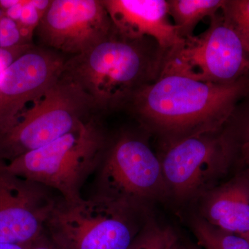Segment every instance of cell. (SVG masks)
<instances>
[{
  "instance_id": "23",
  "label": "cell",
  "mask_w": 249,
  "mask_h": 249,
  "mask_svg": "<svg viewBox=\"0 0 249 249\" xmlns=\"http://www.w3.org/2000/svg\"><path fill=\"white\" fill-rule=\"evenodd\" d=\"M241 236H242V237H245L246 240L248 241L249 243V232H248V233L245 234V235H241Z\"/></svg>"
},
{
  "instance_id": "13",
  "label": "cell",
  "mask_w": 249,
  "mask_h": 249,
  "mask_svg": "<svg viewBox=\"0 0 249 249\" xmlns=\"http://www.w3.org/2000/svg\"><path fill=\"white\" fill-rule=\"evenodd\" d=\"M205 220L237 235L249 232V186L235 181L211 191L205 199Z\"/></svg>"
},
{
  "instance_id": "21",
  "label": "cell",
  "mask_w": 249,
  "mask_h": 249,
  "mask_svg": "<svg viewBox=\"0 0 249 249\" xmlns=\"http://www.w3.org/2000/svg\"><path fill=\"white\" fill-rule=\"evenodd\" d=\"M0 249H27L20 246L10 245V244L0 243Z\"/></svg>"
},
{
  "instance_id": "7",
  "label": "cell",
  "mask_w": 249,
  "mask_h": 249,
  "mask_svg": "<svg viewBox=\"0 0 249 249\" xmlns=\"http://www.w3.org/2000/svg\"><path fill=\"white\" fill-rule=\"evenodd\" d=\"M100 166L98 196L130 209L166 191L160 159L134 136H122L108 146Z\"/></svg>"
},
{
  "instance_id": "2",
  "label": "cell",
  "mask_w": 249,
  "mask_h": 249,
  "mask_svg": "<svg viewBox=\"0 0 249 249\" xmlns=\"http://www.w3.org/2000/svg\"><path fill=\"white\" fill-rule=\"evenodd\" d=\"M146 41L124 38L115 31L107 40L67 59L62 74L91 98L98 111L127 107L134 93L160 75L164 54Z\"/></svg>"
},
{
  "instance_id": "9",
  "label": "cell",
  "mask_w": 249,
  "mask_h": 249,
  "mask_svg": "<svg viewBox=\"0 0 249 249\" xmlns=\"http://www.w3.org/2000/svg\"><path fill=\"white\" fill-rule=\"evenodd\" d=\"M35 31L45 48L73 56L107 40L116 31L103 1L52 0Z\"/></svg>"
},
{
  "instance_id": "10",
  "label": "cell",
  "mask_w": 249,
  "mask_h": 249,
  "mask_svg": "<svg viewBox=\"0 0 249 249\" xmlns=\"http://www.w3.org/2000/svg\"><path fill=\"white\" fill-rule=\"evenodd\" d=\"M67 59L45 47L26 49L0 76V137L59 79Z\"/></svg>"
},
{
  "instance_id": "16",
  "label": "cell",
  "mask_w": 249,
  "mask_h": 249,
  "mask_svg": "<svg viewBox=\"0 0 249 249\" xmlns=\"http://www.w3.org/2000/svg\"><path fill=\"white\" fill-rule=\"evenodd\" d=\"M221 13L249 53V0H225Z\"/></svg>"
},
{
  "instance_id": "4",
  "label": "cell",
  "mask_w": 249,
  "mask_h": 249,
  "mask_svg": "<svg viewBox=\"0 0 249 249\" xmlns=\"http://www.w3.org/2000/svg\"><path fill=\"white\" fill-rule=\"evenodd\" d=\"M98 112L91 98L62 74L40 98L19 116L7 133L0 137V161L45 146Z\"/></svg>"
},
{
  "instance_id": "24",
  "label": "cell",
  "mask_w": 249,
  "mask_h": 249,
  "mask_svg": "<svg viewBox=\"0 0 249 249\" xmlns=\"http://www.w3.org/2000/svg\"><path fill=\"white\" fill-rule=\"evenodd\" d=\"M1 162H2V161H0V163H1Z\"/></svg>"
},
{
  "instance_id": "1",
  "label": "cell",
  "mask_w": 249,
  "mask_h": 249,
  "mask_svg": "<svg viewBox=\"0 0 249 249\" xmlns=\"http://www.w3.org/2000/svg\"><path fill=\"white\" fill-rule=\"evenodd\" d=\"M249 90L248 78L214 84L165 75L142 87L127 107L142 124L168 142L218 132Z\"/></svg>"
},
{
  "instance_id": "11",
  "label": "cell",
  "mask_w": 249,
  "mask_h": 249,
  "mask_svg": "<svg viewBox=\"0 0 249 249\" xmlns=\"http://www.w3.org/2000/svg\"><path fill=\"white\" fill-rule=\"evenodd\" d=\"M0 163V243L28 249L44 235L56 202L38 183L19 178Z\"/></svg>"
},
{
  "instance_id": "12",
  "label": "cell",
  "mask_w": 249,
  "mask_h": 249,
  "mask_svg": "<svg viewBox=\"0 0 249 249\" xmlns=\"http://www.w3.org/2000/svg\"><path fill=\"white\" fill-rule=\"evenodd\" d=\"M116 33L130 40H154L163 54L184 39L170 22L165 0H103Z\"/></svg>"
},
{
  "instance_id": "17",
  "label": "cell",
  "mask_w": 249,
  "mask_h": 249,
  "mask_svg": "<svg viewBox=\"0 0 249 249\" xmlns=\"http://www.w3.org/2000/svg\"><path fill=\"white\" fill-rule=\"evenodd\" d=\"M176 241L171 231L152 227L137 235L129 249H169Z\"/></svg>"
},
{
  "instance_id": "3",
  "label": "cell",
  "mask_w": 249,
  "mask_h": 249,
  "mask_svg": "<svg viewBox=\"0 0 249 249\" xmlns=\"http://www.w3.org/2000/svg\"><path fill=\"white\" fill-rule=\"evenodd\" d=\"M108 145L96 116L45 146L4 163V168L19 178L49 187L64 200L81 197L88 177L99 168Z\"/></svg>"
},
{
  "instance_id": "18",
  "label": "cell",
  "mask_w": 249,
  "mask_h": 249,
  "mask_svg": "<svg viewBox=\"0 0 249 249\" xmlns=\"http://www.w3.org/2000/svg\"><path fill=\"white\" fill-rule=\"evenodd\" d=\"M28 48L29 47L14 49H0V76L5 69Z\"/></svg>"
},
{
  "instance_id": "6",
  "label": "cell",
  "mask_w": 249,
  "mask_h": 249,
  "mask_svg": "<svg viewBox=\"0 0 249 249\" xmlns=\"http://www.w3.org/2000/svg\"><path fill=\"white\" fill-rule=\"evenodd\" d=\"M249 74L248 51L222 13H218L211 18L206 31L184 39L164 54L159 76L178 75L204 83L230 84Z\"/></svg>"
},
{
  "instance_id": "20",
  "label": "cell",
  "mask_w": 249,
  "mask_h": 249,
  "mask_svg": "<svg viewBox=\"0 0 249 249\" xmlns=\"http://www.w3.org/2000/svg\"><path fill=\"white\" fill-rule=\"evenodd\" d=\"M242 152H243L245 160H247V163H249V124L246 132L243 144H242Z\"/></svg>"
},
{
  "instance_id": "19",
  "label": "cell",
  "mask_w": 249,
  "mask_h": 249,
  "mask_svg": "<svg viewBox=\"0 0 249 249\" xmlns=\"http://www.w3.org/2000/svg\"><path fill=\"white\" fill-rule=\"evenodd\" d=\"M27 249H63L58 247L52 240H48L46 238L45 235H42L40 239H38L32 245H31Z\"/></svg>"
},
{
  "instance_id": "22",
  "label": "cell",
  "mask_w": 249,
  "mask_h": 249,
  "mask_svg": "<svg viewBox=\"0 0 249 249\" xmlns=\"http://www.w3.org/2000/svg\"><path fill=\"white\" fill-rule=\"evenodd\" d=\"M169 249H179L178 245H177V241L175 242V243L173 244V245L171 246V247H170Z\"/></svg>"
},
{
  "instance_id": "8",
  "label": "cell",
  "mask_w": 249,
  "mask_h": 249,
  "mask_svg": "<svg viewBox=\"0 0 249 249\" xmlns=\"http://www.w3.org/2000/svg\"><path fill=\"white\" fill-rule=\"evenodd\" d=\"M232 149L218 132L168 142L160 159L167 189L181 199L207 189L227 170Z\"/></svg>"
},
{
  "instance_id": "14",
  "label": "cell",
  "mask_w": 249,
  "mask_h": 249,
  "mask_svg": "<svg viewBox=\"0 0 249 249\" xmlns=\"http://www.w3.org/2000/svg\"><path fill=\"white\" fill-rule=\"evenodd\" d=\"M168 14L183 39L193 36L198 23L220 12L225 0H168Z\"/></svg>"
},
{
  "instance_id": "5",
  "label": "cell",
  "mask_w": 249,
  "mask_h": 249,
  "mask_svg": "<svg viewBox=\"0 0 249 249\" xmlns=\"http://www.w3.org/2000/svg\"><path fill=\"white\" fill-rule=\"evenodd\" d=\"M132 209L97 196L56 203L46 227L63 249H129L137 237Z\"/></svg>"
},
{
  "instance_id": "15",
  "label": "cell",
  "mask_w": 249,
  "mask_h": 249,
  "mask_svg": "<svg viewBox=\"0 0 249 249\" xmlns=\"http://www.w3.org/2000/svg\"><path fill=\"white\" fill-rule=\"evenodd\" d=\"M193 227L198 242L205 249H249L245 237L217 229L205 219H197Z\"/></svg>"
}]
</instances>
